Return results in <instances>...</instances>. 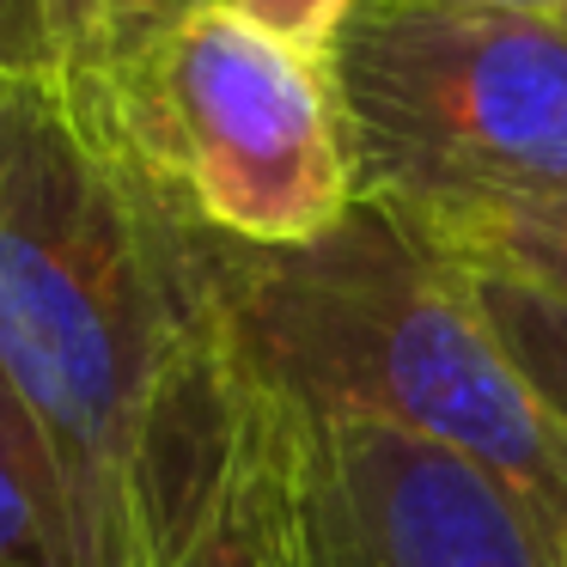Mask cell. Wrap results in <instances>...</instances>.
<instances>
[{"mask_svg":"<svg viewBox=\"0 0 567 567\" xmlns=\"http://www.w3.org/2000/svg\"><path fill=\"white\" fill-rule=\"evenodd\" d=\"M0 567H99L50 427L0 367Z\"/></svg>","mask_w":567,"mask_h":567,"instance_id":"obj_7","label":"cell"},{"mask_svg":"<svg viewBox=\"0 0 567 567\" xmlns=\"http://www.w3.org/2000/svg\"><path fill=\"white\" fill-rule=\"evenodd\" d=\"M323 68L354 202L391 220L567 189V19L360 0Z\"/></svg>","mask_w":567,"mask_h":567,"instance_id":"obj_4","label":"cell"},{"mask_svg":"<svg viewBox=\"0 0 567 567\" xmlns=\"http://www.w3.org/2000/svg\"><path fill=\"white\" fill-rule=\"evenodd\" d=\"M0 367L74 482L99 567H147L141 494L220 367L177 220L62 86L0 80Z\"/></svg>","mask_w":567,"mask_h":567,"instance_id":"obj_1","label":"cell"},{"mask_svg":"<svg viewBox=\"0 0 567 567\" xmlns=\"http://www.w3.org/2000/svg\"><path fill=\"white\" fill-rule=\"evenodd\" d=\"M68 99L177 220L233 245H311L354 208L323 55L269 38L226 0L104 38Z\"/></svg>","mask_w":567,"mask_h":567,"instance_id":"obj_3","label":"cell"},{"mask_svg":"<svg viewBox=\"0 0 567 567\" xmlns=\"http://www.w3.org/2000/svg\"><path fill=\"white\" fill-rule=\"evenodd\" d=\"M555 555H561V567H567V525H561V537H555Z\"/></svg>","mask_w":567,"mask_h":567,"instance_id":"obj_14","label":"cell"},{"mask_svg":"<svg viewBox=\"0 0 567 567\" xmlns=\"http://www.w3.org/2000/svg\"><path fill=\"white\" fill-rule=\"evenodd\" d=\"M233 13H245L250 25H262L269 38L293 43L306 55H330V43L342 38L348 13L360 0H226Z\"/></svg>","mask_w":567,"mask_h":567,"instance_id":"obj_11","label":"cell"},{"mask_svg":"<svg viewBox=\"0 0 567 567\" xmlns=\"http://www.w3.org/2000/svg\"><path fill=\"white\" fill-rule=\"evenodd\" d=\"M415 245H427L457 275L518 281L549 299H567V189L513 202H464L421 220H396Z\"/></svg>","mask_w":567,"mask_h":567,"instance_id":"obj_8","label":"cell"},{"mask_svg":"<svg viewBox=\"0 0 567 567\" xmlns=\"http://www.w3.org/2000/svg\"><path fill=\"white\" fill-rule=\"evenodd\" d=\"M196 238V269L233 367L293 415H348L476 457L561 537L567 433L525 391L470 281L372 202L311 245Z\"/></svg>","mask_w":567,"mask_h":567,"instance_id":"obj_2","label":"cell"},{"mask_svg":"<svg viewBox=\"0 0 567 567\" xmlns=\"http://www.w3.org/2000/svg\"><path fill=\"white\" fill-rule=\"evenodd\" d=\"M293 427L306 567H561L549 525L476 457L384 421Z\"/></svg>","mask_w":567,"mask_h":567,"instance_id":"obj_5","label":"cell"},{"mask_svg":"<svg viewBox=\"0 0 567 567\" xmlns=\"http://www.w3.org/2000/svg\"><path fill=\"white\" fill-rule=\"evenodd\" d=\"M464 281L488 318L494 342L506 348L513 372L525 379V391L567 433V299H549L518 281H488V275H464Z\"/></svg>","mask_w":567,"mask_h":567,"instance_id":"obj_9","label":"cell"},{"mask_svg":"<svg viewBox=\"0 0 567 567\" xmlns=\"http://www.w3.org/2000/svg\"><path fill=\"white\" fill-rule=\"evenodd\" d=\"M464 7H513V13H543V19H567V0H464Z\"/></svg>","mask_w":567,"mask_h":567,"instance_id":"obj_13","label":"cell"},{"mask_svg":"<svg viewBox=\"0 0 567 567\" xmlns=\"http://www.w3.org/2000/svg\"><path fill=\"white\" fill-rule=\"evenodd\" d=\"M104 0H0V80L74 86L99 55Z\"/></svg>","mask_w":567,"mask_h":567,"instance_id":"obj_10","label":"cell"},{"mask_svg":"<svg viewBox=\"0 0 567 567\" xmlns=\"http://www.w3.org/2000/svg\"><path fill=\"white\" fill-rule=\"evenodd\" d=\"M189 0H104V31H99V43L104 38H123V31H147V25H159V19H172V13H184Z\"/></svg>","mask_w":567,"mask_h":567,"instance_id":"obj_12","label":"cell"},{"mask_svg":"<svg viewBox=\"0 0 567 567\" xmlns=\"http://www.w3.org/2000/svg\"><path fill=\"white\" fill-rule=\"evenodd\" d=\"M147 567H306L299 537V427L226 354V421L208 464L153 518Z\"/></svg>","mask_w":567,"mask_h":567,"instance_id":"obj_6","label":"cell"}]
</instances>
